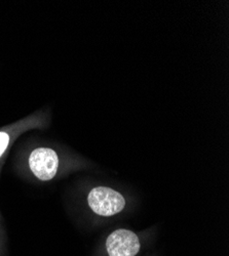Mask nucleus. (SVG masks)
I'll return each instance as SVG.
<instances>
[{
  "label": "nucleus",
  "mask_w": 229,
  "mask_h": 256,
  "mask_svg": "<svg viewBox=\"0 0 229 256\" xmlns=\"http://www.w3.org/2000/svg\"><path fill=\"white\" fill-rule=\"evenodd\" d=\"M26 165L34 178L47 182L58 176L63 163L55 148L50 146H36L28 154Z\"/></svg>",
  "instance_id": "nucleus-1"
},
{
  "label": "nucleus",
  "mask_w": 229,
  "mask_h": 256,
  "mask_svg": "<svg viewBox=\"0 0 229 256\" xmlns=\"http://www.w3.org/2000/svg\"><path fill=\"white\" fill-rule=\"evenodd\" d=\"M87 201L95 214L103 218L118 214L127 205L126 198L118 190L103 186L93 188L89 192Z\"/></svg>",
  "instance_id": "nucleus-2"
},
{
  "label": "nucleus",
  "mask_w": 229,
  "mask_h": 256,
  "mask_svg": "<svg viewBox=\"0 0 229 256\" xmlns=\"http://www.w3.org/2000/svg\"><path fill=\"white\" fill-rule=\"evenodd\" d=\"M141 250L138 234L127 228L113 230L105 241L107 256H137Z\"/></svg>",
  "instance_id": "nucleus-3"
},
{
  "label": "nucleus",
  "mask_w": 229,
  "mask_h": 256,
  "mask_svg": "<svg viewBox=\"0 0 229 256\" xmlns=\"http://www.w3.org/2000/svg\"><path fill=\"white\" fill-rule=\"evenodd\" d=\"M33 127H41V121L38 117H30L27 120L0 130V172H2L4 161L13 142L21 134Z\"/></svg>",
  "instance_id": "nucleus-4"
},
{
  "label": "nucleus",
  "mask_w": 229,
  "mask_h": 256,
  "mask_svg": "<svg viewBox=\"0 0 229 256\" xmlns=\"http://www.w3.org/2000/svg\"><path fill=\"white\" fill-rule=\"evenodd\" d=\"M7 253V246H6V234L0 220V256H6Z\"/></svg>",
  "instance_id": "nucleus-5"
}]
</instances>
